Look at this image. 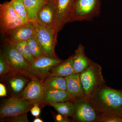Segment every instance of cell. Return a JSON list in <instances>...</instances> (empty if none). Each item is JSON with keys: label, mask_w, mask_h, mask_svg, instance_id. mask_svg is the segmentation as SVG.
I'll return each mask as SVG.
<instances>
[{"label": "cell", "mask_w": 122, "mask_h": 122, "mask_svg": "<svg viewBox=\"0 0 122 122\" xmlns=\"http://www.w3.org/2000/svg\"><path fill=\"white\" fill-rule=\"evenodd\" d=\"M8 43L10 44L13 47L16 49L18 52L23 55V56L27 60V57H26V54L24 48L20 44V42H11V43Z\"/></svg>", "instance_id": "83f0119b"}, {"label": "cell", "mask_w": 122, "mask_h": 122, "mask_svg": "<svg viewBox=\"0 0 122 122\" xmlns=\"http://www.w3.org/2000/svg\"><path fill=\"white\" fill-rule=\"evenodd\" d=\"M7 96V91L5 86L2 83H0V96L5 97Z\"/></svg>", "instance_id": "4dcf8cb0"}, {"label": "cell", "mask_w": 122, "mask_h": 122, "mask_svg": "<svg viewBox=\"0 0 122 122\" xmlns=\"http://www.w3.org/2000/svg\"><path fill=\"white\" fill-rule=\"evenodd\" d=\"M35 36L44 51L45 55L51 57H58L55 51L57 34L53 29L48 28L33 21Z\"/></svg>", "instance_id": "8992f818"}, {"label": "cell", "mask_w": 122, "mask_h": 122, "mask_svg": "<svg viewBox=\"0 0 122 122\" xmlns=\"http://www.w3.org/2000/svg\"><path fill=\"white\" fill-rule=\"evenodd\" d=\"M39 104L34 103L33 106L30 109V111L32 115L36 117H38L41 114V109L39 107Z\"/></svg>", "instance_id": "f1b7e54d"}, {"label": "cell", "mask_w": 122, "mask_h": 122, "mask_svg": "<svg viewBox=\"0 0 122 122\" xmlns=\"http://www.w3.org/2000/svg\"><path fill=\"white\" fill-rule=\"evenodd\" d=\"M100 0H75L70 22L90 21L100 14Z\"/></svg>", "instance_id": "3957f363"}, {"label": "cell", "mask_w": 122, "mask_h": 122, "mask_svg": "<svg viewBox=\"0 0 122 122\" xmlns=\"http://www.w3.org/2000/svg\"><path fill=\"white\" fill-rule=\"evenodd\" d=\"M79 74L85 98L91 100L100 87L106 84L102 66L93 61L88 68Z\"/></svg>", "instance_id": "7a4b0ae2"}, {"label": "cell", "mask_w": 122, "mask_h": 122, "mask_svg": "<svg viewBox=\"0 0 122 122\" xmlns=\"http://www.w3.org/2000/svg\"><path fill=\"white\" fill-rule=\"evenodd\" d=\"M20 44L24 48L25 54H26V57H27V60L30 63H32L35 59L33 55L32 54L31 52L30 48L27 41H24L22 42H20Z\"/></svg>", "instance_id": "484cf974"}, {"label": "cell", "mask_w": 122, "mask_h": 122, "mask_svg": "<svg viewBox=\"0 0 122 122\" xmlns=\"http://www.w3.org/2000/svg\"><path fill=\"white\" fill-rule=\"evenodd\" d=\"M44 82V91L57 89L66 91V81L65 77L48 76Z\"/></svg>", "instance_id": "ac0fdd59"}, {"label": "cell", "mask_w": 122, "mask_h": 122, "mask_svg": "<svg viewBox=\"0 0 122 122\" xmlns=\"http://www.w3.org/2000/svg\"><path fill=\"white\" fill-rule=\"evenodd\" d=\"M12 72V69L5 60L2 53L0 56V76L8 74Z\"/></svg>", "instance_id": "d4e9b609"}, {"label": "cell", "mask_w": 122, "mask_h": 122, "mask_svg": "<svg viewBox=\"0 0 122 122\" xmlns=\"http://www.w3.org/2000/svg\"><path fill=\"white\" fill-rule=\"evenodd\" d=\"M34 103L21 98L12 97L5 100L0 109L1 118L13 117L26 113Z\"/></svg>", "instance_id": "52a82bcc"}, {"label": "cell", "mask_w": 122, "mask_h": 122, "mask_svg": "<svg viewBox=\"0 0 122 122\" xmlns=\"http://www.w3.org/2000/svg\"><path fill=\"white\" fill-rule=\"evenodd\" d=\"M27 41L31 52L35 59L43 56H46L43 49L35 36Z\"/></svg>", "instance_id": "44dd1931"}, {"label": "cell", "mask_w": 122, "mask_h": 122, "mask_svg": "<svg viewBox=\"0 0 122 122\" xmlns=\"http://www.w3.org/2000/svg\"><path fill=\"white\" fill-rule=\"evenodd\" d=\"M11 2L17 13L23 19L28 20L24 0H11Z\"/></svg>", "instance_id": "603a6c76"}, {"label": "cell", "mask_w": 122, "mask_h": 122, "mask_svg": "<svg viewBox=\"0 0 122 122\" xmlns=\"http://www.w3.org/2000/svg\"><path fill=\"white\" fill-rule=\"evenodd\" d=\"M63 61L58 57L43 56L36 58L30 63L28 71L37 76L47 77L54 68Z\"/></svg>", "instance_id": "30bf717a"}, {"label": "cell", "mask_w": 122, "mask_h": 122, "mask_svg": "<svg viewBox=\"0 0 122 122\" xmlns=\"http://www.w3.org/2000/svg\"><path fill=\"white\" fill-rule=\"evenodd\" d=\"M13 118L10 120L11 122H29L27 118V113L20 115L13 116Z\"/></svg>", "instance_id": "4316f807"}, {"label": "cell", "mask_w": 122, "mask_h": 122, "mask_svg": "<svg viewBox=\"0 0 122 122\" xmlns=\"http://www.w3.org/2000/svg\"><path fill=\"white\" fill-rule=\"evenodd\" d=\"M29 21L17 13L11 1L0 5V31L2 35Z\"/></svg>", "instance_id": "277c9868"}, {"label": "cell", "mask_w": 122, "mask_h": 122, "mask_svg": "<svg viewBox=\"0 0 122 122\" xmlns=\"http://www.w3.org/2000/svg\"><path fill=\"white\" fill-rule=\"evenodd\" d=\"M75 0H55V30L58 34L66 24L70 22Z\"/></svg>", "instance_id": "ba28073f"}, {"label": "cell", "mask_w": 122, "mask_h": 122, "mask_svg": "<svg viewBox=\"0 0 122 122\" xmlns=\"http://www.w3.org/2000/svg\"><path fill=\"white\" fill-rule=\"evenodd\" d=\"M27 79L23 77H15L10 81L12 89L16 93L21 91L27 82Z\"/></svg>", "instance_id": "7402d4cb"}, {"label": "cell", "mask_w": 122, "mask_h": 122, "mask_svg": "<svg viewBox=\"0 0 122 122\" xmlns=\"http://www.w3.org/2000/svg\"><path fill=\"white\" fill-rule=\"evenodd\" d=\"M96 122H122V118L117 114L103 112Z\"/></svg>", "instance_id": "cb8c5ba5"}, {"label": "cell", "mask_w": 122, "mask_h": 122, "mask_svg": "<svg viewBox=\"0 0 122 122\" xmlns=\"http://www.w3.org/2000/svg\"><path fill=\"white\" fill-rule=\"evenodd\" d=\"M100 111L119 114L122 110V90L102 86L91 99Z\"/></svg>", "instance_id": "6da1fadb"}, {"label": "cell", "mask_w": 122, "mask_h": 122, "mask_svg": "<svg viewBox=\"0 0 122 122\" xmlns=\"http://www.w3.org/2000/svg\"><path fill=\"white\" fill-rule=\"evenodd\" d=\"M33 122H43L44 121H43L40 118H38V117H37L35 118V119L33 120Z\"/></svg>", "instance_id": "1f68e13d"}, {"label": "cell", "mask_w": 122, "mask_h": 122, "mask_svg": "<svg viewBox=\"0 0 122 122\" xmlns=\"http://www.w3.org/2000/svg\"><path fill=\"white\" fill-rule=\"evenodd\" d=\"M69 101L73 100L66 91L51 89L46 90L44 91L43 92L42 102L46 104L51 105L56 103Z\"/></svg>", "instance_id": "2e32d148"}, {"label": "cell", "mask_w": 122, "mask_h": 122, "mask_svg": "<svg viewBox=\"0 0 122 122\" xmlns=\"http://www.w3.org/2000/svg\"><path fill=\"white\" fill-rule=\"evenodd\" d=\"M56 120L59 122H71L70 120L69 119L68 117L59 114L56 116Z\"/></svg>", "instance_id": "f546056e"}, {"label": "cell", "mask_w": 122, "mask_h": 122, "mask_svg": "<svg viewBox=\"0 0 122 122\" xmlns=\"http://www.w3.org/2000/svg\"><path fill=\"white\" fill-rule=\"evenodd\" d=\"M51 105L54 107L59 114L65 116L72 117L75 111V103L73 101L56 103Z\"/></svg>", "instance_id": "ffe728a7"}, {"label": "cell", "mask_w": 122, "mask_h": 122, "mask_svg": "<svg viewBox=\"0 0 122 122\" xmlns=\"http://www.w3.org/2000/svg\"><path fill=\"white\" fill-rule=\"evenodd\" d=\"M2 54L12 72H24L28 70L30 63L10 44L5 42Z\"/></svg>", "instance_id": "9c48e42d"}, {"label": "cell", "mask_w": 122, "mask_h": 122, "mask_svg": "<svg viewBox=\"0 0 122 122\" xmlns=\"http://www.w3.org/2000/svg\"><path fill=\"white\" fill-rule=\"evenodd\" d=\"M73 64V55L67 60L55 67L48 76H59L66 77L74 73Z\"/></svg>", "instance_id": "e0dca14e"}, {"label": "cell", "mask_w": 122, "mask_h": 122, "mask_svg": "<svg viewBox=\"0 0 122 122\" xmlns=\"http://www.w3.org/2000/svg\"><path fill=\"white\" fill-rule=\"evenodd\" d=\"M28 20L35 21L37 14L46 3L45 0H24Z\"/></svg>", "instance_id": "d6986e66"}, {"label": "cell", "mask_w": 122, "mask_h": 122, "mask_svg": "<svg viewBox=\"0 0 122 122\" xmlns=\"http://www.w3.org/2000/svg\"><path fill=\"white\" fill-rule=\"evenodd\" d=\"M119 115L120 116V117L122 118V111H121V112H120V113L119 114Z\"/></svg>", "instance_id": "836d02e7"}, {"label": "cell", "mask_w": 122, "mask_h": 122, "mask_svg": "<svg viewBox=\"0 0 122 122\" xmlns=\"http://www.w3.org/2000/svg\"><path fill=\"white\" fill-rule=\"evenodd\" d=\"M55 0H45L46 3L54 4Z\"/></svg>", "instance_id": "d6a6232c"}, {"label": "cell", "mask_w": 122, "mask_h": 122, "mask_svg": "<svg viewBox=\"0 0 122 122\" xmlns=\"http://www.w3.org/2000/svg\"><path fill=\"white\" fill-rule=\"evenodd\" d=\"M35 34L33 21H30L3 35L5 42L11 43L27 41Z\"/></svg>", "instance_id": "8fae6325"}, {"label": "cell", "mask_w": 122, "mask_h": 122, "mask_svg": "<svg viewBox=\"0 0 122 122\" xmlns=\"http://www.w3.org/2000/svg\"><path fill=\"white\" fill-rule=\"evenodd\" d=\"M44 91L43 81L34 79L28 83L21 94L20 97L33 103L42 102Z\"/></svg>", "instance_id": "7c38bea8"}, {"label": "cell", "mask_w": 122, "mask_h": 122, "mask_svg": "<svg viewBox=\"0 0 122 122\" xmlns=\"http://www.w3.org/2000/svg\"><path fill=\"white\" fill-rule=\"evenodd\" d=\"M55 17L54 4L46 3L38 12L35 21L42 26L55 30Z\"/></svg>", "instance_id": "4fadbf2b"}, {"label": "cell", "mask_w": 122, "mask_h": 122, "mask_svg": "<svg viewBox=\"0 0 122 122\" xmlns=\"http://www.w3.org/2000/svg\"><path fill=\"white\" fill-rule=\"evenodd\" d=\"M85 49L84 46L79 44L73 55L74 69L76 73H81L88 68L93 62L85 55Z\"/></svg>", "instance_id": "9a60e30c"}, {"label": "cell", "mask_w": 122, "mask_h": 122, "mask_svg": "<svg viewBox=\"0 0 122 122\" xmlns=\"http://www.w3.org/2000/svg\"><path fill=\"white\" fill-rule=\"evenodd\" d=\"M75 102V111L72 117L76 122H96L102 113L91 100L78 99Z\"/></svg>", "instance_id": "5b68a950"}, {"label": "cell", "mask_w": 122, "mask_h": 122, "mask_svg": "<svg viewBox=\"0 0 122 122\" xmlns=\"http://www.w3.org/2000/svg\"><path fill=\"white\" fill-rule=\"evenodd\" d=\"M65 78L66 81V91L73 101L75 102L78 99L85 98L80 74L74 73Z\"/></svg>", "instance_id": "5bb4252c"}]
</instances>
